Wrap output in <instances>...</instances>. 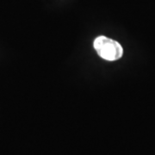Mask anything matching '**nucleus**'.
Masks as SVG:
<instances>
[{
    "label": "nucleus",
    "mask_w": 155,
    "mask_h": 155,
    "mask_svg": "<svg viewBox=\"0 0 155 155\" xmlns=\"http://www.w3.org/2000/svg\"><path fill=\"white\" fill-rule=\"evenodd\" d=\"M93 45L97 54L106 61H117L122 58L123 54V49L121 44L115 40L106 36L101 35L97 37Z\"/></svg>",
    "instance_id": "obj_1"
}]
</instances>
